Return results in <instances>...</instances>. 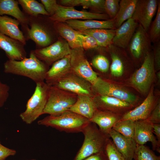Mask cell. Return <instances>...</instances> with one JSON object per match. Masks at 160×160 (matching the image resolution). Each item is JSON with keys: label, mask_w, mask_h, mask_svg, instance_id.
<instances>
[{"label": "cell", "mask_w": 160, "mask_h": 160, "mask_svg": "<svg viewBox=\"0 0 160 160\" xmlns=\"http://www.w3.org/2000/svg\"><path fill=\"white\" fill-rule=\"evenodd\" d=\"M5 73L26 77L36 84L44 81L48 66L38 59L33 50L31 51L29 57L21 60H8L4 64Z\"/></svg>", "instance_id": "1"}, {"label": "cell", "mask_w": 160, "mask_h": 160, "mask_svg": "<svg viewBox=\"0 0 160 160\" xmlns=\"http://www.w3.org/2000/svg\"><path fill=\"white\" fill-rule=\"evenodd\" d=\"M90 122L89 119L84 117L68 111L58 115H49L39 120L38 124L52 127L60 131L78 133L82 132Z\"/></svg>", "instance_id": "2"}, {"label": "cell", "mask_w": 160, "mask_h": 160, "mask_svg": "<svg viewBox=\"0 0 160 160\" xmlns=\"http://www.w3.org/2000/svg\"><path fill=\"white\" fill-rule=\"evenodd\" d=\"M83 144L73 160H82L95 153L104 151L109 136L102 132L95 123L90 122L83 129Z\"/></svg>", "instance_id": "3"}, {"label": "cell", "mask_w": 160, "mask_h": 160, "mask_svg": "<svg viewBox=\"0 0 160 160\" xmlns=\"http://www.w3.org/2000/svg\"><path fill=\"white\" fill-rule=\"evenodd\" d=\"M77 95L54 86H49L47 102L43 114L57 116L69 110L76 101Z\"/></svg>", "instance_id": "4"}, {"label": "cell", "mask_w": 160, "mask_h": 160, "mask_svg": "<svg viewBox=\"0 0 160 160\" xmlns=\"http://www.w3.org/2000/svg\"><path fill=\"white\" fill-rule=\"evenodd\" d=\"M49 87L44 81L36 83L34 92L28 101L25 110L20 115L26 124H31L43 114L47 100Z\"/></svg>", "instance_id": "5"}, {"label": "cell", "mask_w": 160, "mask_h": 160, "mask_svg": "<svg viewBox=\"0 0 160 160\" xmlns=\"http://www.w3.org/2000/svg\"><path fill=\"white\" fill-rule=\"evenodd\" d=\"M154 66L153 57L149 52L141 67L132 77V84L142 93L147 92L151 86L154 76Z\"/></svg>", "instance_id": "6"}, {"label": "cell", "mask_w": 160, "mask_h": 160, "mask_svg": "<svg viewBox=\"0 0 160 160\" xmlns=\"http://www.w3.org/2000/svg\"><path fill=\"white\" fill-rule=\"evenodd\" d=\"M70 65L71 72L93 84L98 78L86 57L82 47L71 49Z\"/></svg>", "instance_id": "7"}, {"label": "cell", "mask_w": 160, "mask_h": 160, "mask_svg": "<svg viewBox=\"0 0 160 160\" xmlns=\"http://www.w3.org/2000/svg\"><path fill=\"white\" fill-rule=\"evenodd\" d=\"M42 15L29 17L28 30L26 41L31 39L36 45V49L47 47L53 43L51 34L44 22Z\"/></svg>", "instance_id": "8"}, {"label": "cell", "mask_w": 160, "mask_h": 160, "mask_svg": "<svg viewBox=\"0 0 160 160\" xmlns=\"http://www.w3.org/2000/svg\"><path fill=\"white\" fill-rule=\"evenodd\" d=\"M33 50L37 57L48 66L70 55L71 49L66 41L60 38L47 47Z\"/></svg>", "instance_id": "9"}, {"label": "cell", "mask_w": 160, "mask_h": 160, "mask_svg": "<svg viewBox=\"0 0 160 160\" xmlns=\"http://www.w3.org/2000/svg\"><path fill=\"white\" fill-rule=\"evenodd\" d=\"M93 91L100 95L114 97L127 102L132 106L136 104L137 99L133 94L122 88L98 77L92 85Z\"/></svg>", "instance_id": "10"}, {"label": "cell", "mask_w": 160, "mask_h": 160, "mask_svg": "<svg viewBox=\"0 0 160 160\" xmlns=\"http://www.w3.org/2000/svg\"><path fill=\"white\" fill-rule=\"evenodd\" d=\"M53 22H64L69 20H92L96 19L105 20L110 19L106 13H97L85 11H79L74 7L59 5L53 15L49 16Z\"/></svg>", "instance_id": "11"}, {"label": "cell", "mask_w": 160, "mask_h": 160, "mask_svg": "<svg viewBox=\"0 0 160 160\" xmlns=\"http://www.w3.org/2000/svg\"><path fill=\"white\" fill-rule=\"evenodd\" d=\"M54 86L77 95H86L92 97V84L71 72L59 80Z\"/></svg>", "instance_id": "12"}, {"label": "cell", "mask_w": 160, "mask_h": 160, "mask_svg": "<svg viewBox=\"0 0 160 160\" xmlns=\"http://www.w3.org/2000/svg\"><path fill=\"white\" fill-rule=\"evenodd\" d=\"M159 1L157 0H137L132 18L147 32L156 13Z\"/></svg>", "instance_id": "13"}, {"label": "cell", "mask_w": 160, "mask_h": 160, "mask_svg": "<svg viewBox=\"0 0 160 160\" xmlns=\"http://www.w3.org/2000/svg\"><path fill=\"white\" fill-rule=\"evenodd\" d=\"M151 42L147 32L139 24L128 45L131 55L137 59L143 54L145 56L149 52Z\"/></svg>", "instance_id": "14"}, {"label": "cell", "mask_w": 160, "mask_h": 160, "mask_svg": "<svg viewBox=\"0 0 160 160\" xmlns=\"http://www.w3.org/2000/svg\"><path fill=\"white\" fill-rule=\"evenodd\" d=\"M17 0H0V16H11L19 21L22 31L26 39L29 29V17L22 11Z\"/></svg>", "instance_id": "15"}, {"label": "cell", "mask_w": 160, "mask_h": 160, "mask_svg": "<svg viewBox=\"0 0 160 160\" xmlns=\"http://www.w3.org/2000/svg\"><path fill=\"white\" fill-rule=\"evenodd\" d=\"M25 45L0 32V48L5 52L10 60H21L26 57Z\"/></svg>", "instance_id": "16"}, {"label": "cell", "mask_w": 160, "mask_h": 160, "mask_svg": "<svg viewBox=\"0 0 160 160\" xmlns=\"http://www.w3.org/2000/svg\"><path fill=\"white\" fill-rule=\"evenodd\" d=\"M158 103H156L152 89L143 102L124 114L121 120L130 119L134 121L147 120Z\"/></svg>", "instance_id": "17"}, {"label": "cell", "mask_w": 160, "mask_h": 160, "mask_svg": "<svg viewBox=\"0 0 160 160\" xmlns=\"http://www.w3.org/2000/svg\"><path fill=\"white\" fill-rule=\"evenodd\" d=\"M133 139L137 145H143L148 142H150L153 150H156L157 148L158 142L153 134L152 124L147 120L135 121Z\"/></svg>", "instance_id": "18"}, {"label": "cell", "mask_w": 160, "mask_h": 160, "mask_svg": "<svg viewBox=\"0 0 160 160\" xmlns=\"http://www.w3.org/2000/svg\"><path fill=\"white\" fill-rule=\"evenodd\" d=\"M93 100L97 110L119 115L121 112L125 111L127 113L129 111L132 107L127 102L111 96L100 95Z\"/></svg>", "instance_id": "19"}, {"label": "cell", "mask_w": 160, "mask_h": 160, "mask_svg": "<svg viewBox=\"0 0 160 160\" xmlns=\"http://www.w3.org/2000/svg\"><path fill=\"white\" fill-rule=\"evenodd\" d=\"M71 73L70 55L54 63L47 71L45 78L49 86H54L63 77Z\"/></svg>", "instance_id": "20"}, {"label": "cell", "mask_w": 160, "mask_h": 160, "mask_svg": "<svg viewBox=\"0 0 160 160\" xmlns=\"http://www.w3.org/2000/svg\"><path fill=\"white\" fill-rule=\"evenodd\" d=\"M138 25L132 18L126 21L116 29L112 44L121 48L127 47Z\"/></svg>", "instance_id": "21"}, {"label": "cell", "mask_w": 160, "mask_h": 160, "mask_svg": "<svg viewBox=\"0 0 160 160\" xmlns=\"http://www.w3.org/2000/svg\"><path fill=\"white\" fill-rule=\"evenodd\" d=\"M118 151L125 160H133L137 144L132 138L125 137L112 129L109 133Z\"/></svg>", "instance_id": "22"}, {"label": "cell", "mask_w": 160, "mask_h": 160, "mask_svg": "<svg viewBox=\"0 0 160 160\" xmlns=\"http://www.w3.org/2000/svg\"><path fill=\"white\" fill-rule=\"evenodd\" d=\"M122 116L108 111L97 109L89 121L97 124L102 132L109 135L113 127L121 119Z\"/></svg>", "instance_id": "23"}, {"label": "cell", "mask_w": 160, "mask_h": 160, "mask_svg": "<svg viewBox=\"0 0 160 160\" xmlns=\"http://www.w3.org/2000/svg\"><path fill=\"white\" fill-rule=\"evenodd\" d=\"M64 22L78 31L92 29H116L115 18L105 20H69Z\"/></svg>", "instance_id": "24"}, {"label": "cell", "mask_w": 160, "mask_h": 160, "mask_svg": "<svg viewBox=\"0 0 160 160\" xmlns=\"http://www.w3.org/2000/svg\"><path fill=\"white\" fill-rule=\"evenodd\" d=\"M19 21L6 15L0 16V32L9 37L18 40L25 45L26 39L19 29Z\"/></svg>", "instance_id": "25"}, {"label": "cell", "mask_w": 160, "mask_h": 160, "mask_svg": "<svg viewBox=\"0 0 160 160\" xmlns=\"http://www.w3.org/2000/svg\"><path fill=\"white\" fill-rule=\"evenodd\" d=\"M97 110L92 97L84 95H77L76 102L69 110L90 120Z\"/></svg>", "instance_id": "26"}, {"label": "cell", "mask_w": 160, "mask_h": 160, "mask_svg": "<svg viewBox=\"0 0 160 160\" xmlns=\"http://www.w3.org/2000/svg\"><path fill=\"white\" fill-rule=\"evenodd\" d=\"M53 26L56 32L65 40L71 49L82 47L78 31L65 22H54Z\"/></svg>", "instance_id": "27"}, {"label": "cell", "mask_w": 160, "mask_h": 160, "mask_svg": "<svg viewBox=\"0 0 160 160\" xmlns=\"http://www.w3.org/2000/svg\"><path fill=\"white\" fill-rule=\"evenodd\" d=\"M137 1V0H120L119 9L115 18L116 29L126 21L132 18Z\"/></svg>", "instance_id": "28"}, {"label": "cell", "mask_w": 160, "mask_h": 160, "mask_svg": "<svg viewBox=\"0 0 160 160\" xmlns=\"http://www.w3.org/2000/svg\"><path fill=\"white\" fill-rule=\"evenodd\" d=\"M116 31V29H89L78 31L82 34L93 37L97 42L99 47H107L112 44Z\"/></svg>", "instance_id": "29"}, {"label": "cell", "mask_w": 160, "mask_h": 160, "mask_svg": "<svg viewBox=\"0 0 160 160\" xmlns=\"http://www.w3.org/2000/svg\"><path fill=\"white\" fill-rule=\"evenodd\" d=\"M23 12L28 16H36L39 15L49 16L44 5L35 0H18Z\"/></svg>", "instance_id": "30"}, {"label": "cell", "mask_w": 160, "mask_h": 160, "mask_svg": "<svg viewBox=\"0 0 160 160\" xmlns=\"http://www.w3.org/2000/svg\"><path fill=\"white\" fill-rule=\"evenodd\" d=\"M135 127V121L130 119L120 120L112 129L123 136L133 138Z\"/></svg>", "instance_id": "31"}, {"label": "cell", "mask_w": 160, "mask_h": 160, "mask_svg": "<svg viewBox=\"0 0 160 160\" xmlns=\"http://www.w3.org/2000/svg\"><path fill=\"white\" fill-rule=\"evenodd\" d=\"M108 47L111 49L110 54L112 60L110 68L111 73L114 76H120L124 71L123 63L119 55L114 51L112 44Z\"/></svg>", "instance_id": "32"}, {"label": "cell", "mask_w": 160, "mask_h": 160, "mask_svg": "<svg viewBox=\"0 0 160 160\" xmlns=\"http://www.w3.org/2000/svg\"><path fill=\"white\" fill-rule=\"evenodd\" d=\"M133 159L134 160H160V156L156 155L147 146L144 145H137Z\"/></svg>", "instance_id": "33"}, {"label": "cell", "mask_w": 160, "mask_h": 160, "mask_svg": "<svg viewBox=\"0 0 160 160\" xmlns=\"http://www.w3.org/2000/svg\"><path fill=\"white\" fill-rule=\"evenodd\" d=\"M149 28L150 31L148 35L151 42L154 43L158 41L160 37V1L159 3L155 18L152 23H151Z\"/></svg>", "instance_id": "34"}, {"label": "cell", "mask_w": 160, "mask_h": 160, "mask_svg": "<svg viewBox=\"0 0 160 160\" xmlns=\"http://www.w3.org/2000/svg\"><path fill=\"white\" fill-rule=\"evenodd\" d=\"M104 151L109 160H125L123 156L118 151L110 138L107 141Z\"/></svg>", "instance_id": "35"}, {"label": "cell", "mask_w": 160, "mask_h": 160, "mask_svg": "<svg viewBox=\"0 0 160 160\" xmlns=\"http://www.w3.org/2000/svg\"><path fill=\"white\" fill-rule=\"evenodd\" d=\"M119 0H105L104 6L105 12L110 19H114L119 7Z\"/></svg>", "instance_id": "36"}, {"label": "cell", "mask_w": 160, "mask_h": 160, "mask_svg": "<svg viewBox=\"0 0 160 160\" xmlns=\"http://www.w3.org/2000/svg\"><path fill=\"white\" fill-rule=\"evenodd\" d=\"M92 63L96 68L102 72H107L110 66L109 62L107 58L101 55L95 56L92 59Z\"/></svg>", "instance_id": "37"}, {"label": "cell", "mask_w": 160, "mask_h": 160, "mask_svg": "<svg viewBox=\"0 0 160 160\" xmlns=\"http://www.w3.org/2000/svg\"><path fill=\"white\" fill-rule=\"evenodd\" d=\"M79 36L80 39L82 47L84 50L94 49L99 47L96 40L92 36L82 34L79 32Z\"/></svg>", "instance_id": "38"}, {"label": "cell", "mask_w": 160, "mask_h": 160, "mask_svg": "<svg viewBox=\"0 0 160 160\" xmlns=\"http://www.w3.org/2000/svg\"><path fill=\"white\" fill-rule=\"evenodd\" d=\"M41 1L49 16H51L54 15L59 5L57 4L56 0H41Z\"/></svg>", "instance_id": "39"}, {"label": "cell", "mask_w": 160, "mask_h": 160, "mask_svg": "<svg viewBox=\"0 0 160 160\" xmlns=\"http://www.w3.org/2000/svg\"><path fill=\"white\" fill-rule=\"evenodd\" d=\"M152 124H160V103L158 102L147 119Z\"/></svg>", "instance_id": "40"}, {"label": "cell", "mask_w": 160, "mask_h": 160, "mask_svg": "<svg viewBox=\"0 0 160 160\" xmlns=\"http://www.w3.org/2000/svg\"><path fill=\"white\" fill-rule=\"evenodd\" d=\"M9 87L0 81V107H2L9 96Z\"/></svg>", "instance_id": "41"}, {"label": "cell", "mask_w": 160, "mask_h": 160, "mask_svg": "<svg viewBox=\"0 0 160 160\" xmlns=\"http://www.w3.org/2000/svg\"><path fill=\"white\" fill-rule=\"evenodd\" d=\"M16 153L15 150L4 146L0 142V160H5L9 156L15 155Z\"/></svg>", "instance_id": "42"}, {"label": "cell", "mask_w": 160, "mask_h": 160, "mask_svg": "<svg viewBox=\"0 0 160 160\" xmlns=\"http://www.w3.org/2000/svg\"><path fill=\"white\" fill-rule=\"evenodd\" d=\"M82 160H109L105 151L92 154Z\"/></svg>", "instance_id": "43"}, {"label": "cell", "mask_w": 160, "mask_h": 160, "mask_svg": "<svg viewBox=\"0 0 160 160\" xmlns=\"http://www.w3.org/2000/svg\"><path fill=\"white\" fill-rule=\"evenodd\" d=\"M154 57H153L154 65L158 69L160 67V44L158 43L155 46Z\"/></svg>", "instance_id": "44"}, {"label": "cell", "mask_w": 160, "mask_h": 160, "mask_svg": "<svg viewBox=\"0 0 160 160\" xmlns=\"http://www.w3.org/2000/svg\"><path fill=\"white\" fill-rule=\"evenodd\" d=\"M153 130L156 135V138L157 139L158 145L156 149L158 152H160V124H152Z\"/></svg>", "instance_id": "45"}, {"label": "cell", "mask_w": 160, "mask_h": 160, "mask_svg": "<svg viewBox=\"0 0 160 160\" xmlns=\"http://www.w3.org/2000/svg\"><path fill=\"white\" fill-rule=\"evenodd\" d=\"M36 160V159H31L30 160Z\"/></svg>", "instance_id": "46"}]
</instances>
